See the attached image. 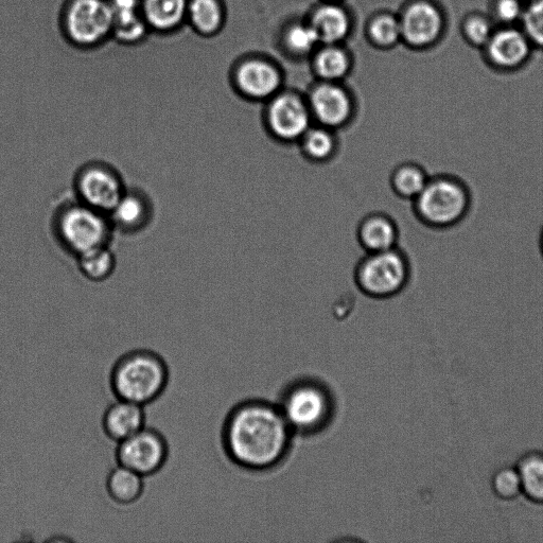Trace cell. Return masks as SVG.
<instances>
[{
    "label": "cell",
    "mask_w": 543,
    "mask_h": 543,
    "mask_svg": "<svg viewBox=\"0 0 543 543\" xmlns=\"http://www.w3.org/2000/svg\"><path fill=\"white\" fill-rule=\"evenodd\" d=\"M313 124L307 98L295 93H277L262 113V128L278 145L296 146Z\"/></svg>",
    "instance_id": "8"
},
{
    "label": "cell",
    "mask_w": 543,
    "mask_h": 543,
    "mask_svg": "<svg viewBox=\"0 0 543 543\" xmlns=\"http://www.w3.org/2000/svg\"><path fill=\"white\" fill-rule=\"evenodd\" d=\"M516 467L522 484V495L530 502L543 505V451L525 452Z\"/></svg>",
    "instance_id": "23"
},
{
    "label": "cell",
    "mask_w": 543,
    "mask_h": 543,
    "mask_svg": "<svg viewBox=\"0 0 543 543\" xmlns=\"http://www.w3.org/2000/svg\"><path fill=\"white\" fill-rule=\"evenodd\" d=\"M412 278L411 260L399 247L364 253L354 271L357 288L375 300L392 299L404 292Z\"/></svg>",
    "instance_id": "5"
},
{
    "label": "cell",
    "mask_w": 543,
    "mask_h": 543,
    "mask_svg": "<svg viewBox=\"0 0 543 543\" xmlns=\"http://www.w3.org/2000/svg\"><path fill=\"white\" fill-rule=\"evenodd\" d=\"M65 42L79 50H95L113 41L109 0H65L59 14Z\"/></svg>",
    "instance_id": "4"
},
{
    "label": "cell",
    "mask_w": 543,
    "mask_h": 543,
    "mask_svg": "<svg viewBox=\"0 0 543 543\" xmlns=\"http://www.w3.org/2000/svg\"><path fill=\"white\" fill-rule=\"evenodd\" d=\"M493 493L503 501H513L522 495V484L518 469L515 466L498 468L490 481Z\"/></svg>",
    "instance_id": "27"
},
{
    "label": "cell",
    "mask_w": 543,
    "mask_h": 543,
    "mask_svg": "<svg viewBox=\"0 0 543 543\" xmlns=\"http://www.w3.org/2000/svg\"><path fill=\"white\" fill-rule=\"evenodd\" d=\"M321 42L334 44L341 41L348 31L345 12L337 6H324L315 12L311 24Z\"/></svg>",
    "instance_id": "25"
},
{
    "label": "cell",
    "mask_w": 543,
    "mask_h": 543,
    "mask_svg": "<svg viewBox=\"0 0 543 543\" xmlns=\"http://www.w3.org/2000/svg\"><path fill=\"white\" fill-rule=\"evenodd\" d=\"M238 91L253 101L267 102L279 93L280 76L277 70L265 62L251 61L237 70Z\"/></svg>",
    "instance_id": "16"
},
{
    "label": "cell",
    "mask_w": 543,
    "mask_h": 543,
    "mask_svg": "<svg viewBox=\"0 0 543 543\" xmlns=\"http://www.w3.org/2000/svg\"><path fill=\"white\" fill-rule=\"evenodd\" d=\"M293 432L311 434L321 431L334 413V400L320 382H295L278 406Z\"/></svg>",
    "instance_id": "7"
},
{
    "label": "cell",
    "mask_w": 543,
    "mask_h": 543,
    "mask_svg": "<svg viewBox=\"0 0 543 543\" xmlns=\"http://www.w3.org/2000/svg\"><path fill=\"white\" fill-rule=\"evenodd\" d=\"M292 435L279 407L255 400L244 402L227 416L222 443L227 457L236 465L267 470L285 459Z\"/></svg>",
    "instance_id": "1"
},
{
    "label": "cell",
    "mask_w": 543,
    "mask_h": 543,
    "mask_svg": "<svg viewBox=\"0 0 543 543\" xmlns=\"http://www.w3.org/2000/svg\"><path fill=\"white\" fill-rule=\"evenodd\" d=\"M523 32L531 44L543 48V0H531L521 17Z\"/></svg>",
    "instance_id": "29"
},
{
    "label": "cell",
    "mask_w": 543,
    "mask_h": 543,
    "mask_svg": "<svg viewBox=\"0 0 543 543\" xmlns=\"http://www.w3.org/2000/svg\"><path fill=\"white\" fill-rule=\"evenodd\" d=\"M338 131L313 124L301 137L296 147L303 159L312 165H327L337 159L341 148Z\"/></svg>",
    "instance_id": "19"
},
{
    "label": "cell",
    "mask_w": 543,
    "mask_h": 543,
    "mask_svg": "<svg viewBox=\"0 0 543 543\" xmlns=\"http://www.w3.org/2000/svg\"><path fill=\"white\" fill-rule=\"evenodd\" d=\"M112 229L108 215L82 203L65 206L55 220L58 239L67 251L78 257L107 247Z\"/></svg>",
    "instance_id": "6"
},
{
    "label": "cell",
    "mask_w": 543,
    "mask_h": 543,
    "mask_svg": "<svg viewBox=\"0 0 543 543\" xmlns=\"http://www.w3.org/2000/svg\"><path fill=\"white\" fill-rule=\"evenodd\" d=\"M189 0H142L145 22L151 34L170 37L187 26Z\"/></svg>",
    "instance_id": "17"
},
{
    "label": "cell",
    "mask_w": 543,
    "mask_h": 543,
    "mask_svg": "<svg viewBox=\"0 0 543 543\" xmlns=\"http://www.w3.org/2000/svg\"><path fill=\"white\" fill-rule=\"evenodd\" d=\"M306 98L314 124L338 132L352 127L355 102L337 82L325 81L315 86Z\"/></svg>",
    "instance_id": "11"
},
{
    "label": "cell",
    "mask_w": 543,
    "mask_h": 543,
    "mask_svg": "<svg viewBox=\"0 0 543 543\" xmlns=\"http://www.w3.org/2000/svg\"><path fill=\"white\" fill-rule=\"evenodd\" d=\"M430 177L424 166L416 162H404L392 170L390 187L397 198L413 202L423 191Z\"/></svg>",
    "instance_id": "22"
},
{
    "label": "cell",
    "mask_w": 543,
    "mask_h": 543,
    "mask_svg": "<svg viewBox=\"0 0 543 543\" xmlns=\"http://www.w3.org/2000/svg\"><path fill=\"white\" fill-rule=\"evenodd\" d=\"M539 249H540L541 256L543 258V226H542L540 237H539Z\"/></svg>",
    "instance_id": "34"
},
{
    "label": "cell",
    "mask_w": 543,
    "mask_h": 543,
    "mask_svg": "<svg viewBox=\"0 0 543 543\" xmlns=\"http://www.w3.org/2000/svg\"><path fill=\"white\" fill-rule=\"evenodd\" d=\"M356 237L364 253L383 252L399 247L400 230L392 216L374 212L360 220Z\"/></svg>",
    "instance_id": "13"
},
{
    "label": "cell",
    "mask_w": 543,
    "mask_h": 543,
    "mask_svg": "<svg viewBox=\"0 0 543 543\" xmlns=\"http://www.w3.org/2000/svg\"><path fill=\"white\" fill-rule=\"evenodd\" d=\"M169 444L159 430L145 427L129 439L117 444L116 461L136 474L152 477L165 467L169 459Z\"/></svg>",
    "instance_id": "9"
},
{
    "label": "cell",
    "mask_w": 543,
    "mask_h": 543,
    "mask_svg": "<svg viewBox=\"0 0 543 543\" xmlns=\"http://www.w3.org/2000/svg\"><path fill=\"white\" fill-rule=\"evenodd\" d=\"M145 408L128 400L116 399L103 413L101 426L104 434L116 444L129 439L146 427Z\"/></svg>",
    "instance_id": "14"
},
{
    "label": "cell",
    "mask_w": 543,
    "mask_h": 543,
    "mask_svg": "<svg viewBox=\"0 0 543 543\" xmlns=\"http://www.w3.org/2000/svg\"><path fill=\"white\" fill-rule=\"evenodd\" d=\"M319 75L327 82H337L348 70V59L339 48L330 47L323 50L317 60Z\"/></svg>",
    "instance_id": "28"
},
{
    "label": "cell",
    "mask_w": 543,
    "mask_h": 543,
    "mask_svg": "<svg viewBox=\"0 0 543 543\" xmlns=\"http://www.w3.org/2000/svg\"><path fill=\"white\" fill-rule=\"evenodd\" d=\"M151 208L148 199L138 192H125L109 215L113 226L127 233L138 232L147 226Z\"/></svg>",
    "instance_id": "20"
},
{
    "label": "cell",
    "mask_w": 543,
    "mask_h": 543,
    "mask_svg": "<svg viewBox=\"0 0 543 543\" xmlns=\"http://www.w3.org/2000/svg\"><path fill=\"white\" fill-rule=\"evenodd\" d=\"M419 223L435 231L460 225L469 215L472 195L468 184L449 173L431 175L427 185L411 202Z\"/></svg>",
    "instance_id": "3"
},
{
    "label": "cell",
    "mask_w": 543,
    "mask_h": 543,
    "mask_svg": "<svg viewBox=\"0 0 543 543\" xmlns=\"http://www.w3.org/2000/svg\"><path fill=\"white\" fill-rule=\"evenodd\" d=\"M319 42H321L319 34L312 25L295 26L289 31L288 34V44L297 52L310 51Z\"/></svg>",
    "instance_id": "32"
},
{
    "label": "cell",
    "mask_w": 543,
    "mask_h": 543,
    "mask_svg": "<svg viewBox=\"0 0 543 543\" xmlns=\"http://www.w3.org/2000/svg\"><path fill=\"white\" fill-rule=\"evenodd\" d=\"M373 39L383 45L395 43L402 35L401 24L394 17L384 15L378 17L371 28Z\"/></svg>",
    "instance_id": "30"
},
{
    "label": "cell",
    "mask_w": 543,
    "mask_h": 543,
    "mask_svg": "<svg viewBox=\"0 0 543 543\" xmlns=\"http://www.w3.org/2000/svg\"><path fill=\"white\" fill-rule=\"evenodd\" d=\"M494 32L492 23L482 16H472L465 24L466 38L477 46H486Z\"/></svg>",
    "instance_id": "31"
},
{
    "label": "cell",
    "mask_w": 543,
    "mask_h": 543,
    "mask_svg": "<svg viewBox=\"0 0 543 543\" xmlns=\"http://www.w3.org/2000/svg\"><path fill=\"white\" fill-rule=\"evenodd\" d=\"M223 22L220 0H189L187 26L202 37L218 32Z\"/></svg>",
    "instance_id": "24"
},
{
    "label": "cell",
    "mask_w": 543,
    "mask_h": 543,
    "mask_svg": "<svg viewBox=\"0 0 543 543\" xmlns=\"http://www.w3.org/2000/svg\"><path fill=\"white\" fill-rule=\"evenodd\" d=\"M76 190L80 203L108 216L126 192L119 174L104 164L83 167L76 178Z\"/></svg>",
    "instance_id": "10"
},
{
    "label": "cell",
    "mask_w": 543,
    "mask_h": 543,
    "mask_svg": "<svg viewBox=\"0 0 543 543\" xmlns=\"http://www.w3.org/2000/svg\"><path fill=\"white\" fill-rule=\"evenodd\" d=\"M522 0H496L494 12L503 24H513L521 21L524 12Z\"/></svg>",
    "instance_id": "33"
},
{
    "label": "cell",
    "mask_w": 543,
    "mask_h": 543,
    "mask_svg": "<svg viewBox=\"0 0 543 543\" xmlns=\"http://www.w3.org/2000/svg\"><path fill=\"white\" fill-rule=\"evenodd\" d=\"M114 22L113 41L122 46H138L151 32L145 22L142 0H109Z\"/></svg>",
    "instance_id": "12"
},
{
    "label": "cell",
    "mask_w": 543,
    "mask_h": 543,
    "mask_svg": "<svg viewBox=\"0 0 543 543\" xmlns=\"http://www.w3.org/2000/svg\"><path fill=\"white\" fill-rule=\"evenodd\" d=\"M105 488L115 503L131 505L143 497L145 478L125 466L117 465L110 471Z\"/></svg>",
    "instance_id": "21"
},
{
    "label": "cell",
    "mask_w": 543,
    "mask_h": 543,
    "mask_svg": "<svg viewBox=\"0 0 543 543\" xmlns=\"http://www.w3.org/2000/svg\"><path fill=\"white\" fill-rule=\"evenodd\" d=\"M487 54L495 65L501 68H516L528 59L531 42L527 35L515 28L495 31L487 45Z\"/></svg>",
    "instance_id": "18"
},
{
    "label": "cell",
    "mask_w": 543,
    "mask_h": 543,
    "mask_svg": "<svg viewBox=\"0 0 543 543\" xmlns=\"http://www.w3.org/2000/svg\"><path fill=\"white\" fill-rule=\"evenodd\" d=\"M402 37L415 46L433 43L443 29V16L439 9L429 3H417L411 6L402 17Z\"/></svg>",
    "instance_id": "15"
},
{
    "label": "cell",
    "mask_w": 543,
    "mask_h": 543,
    "mask_svg": "<svg viewBox=\"0 0 543 543\" xmlns=\"http://www.w3.org/2000/svg\"><path fill=\"white\" fill-rule=\"evenodd\" d=\"M169 379V366L163 356L152 349L137 348L116 360L110 388L116 399L146 407L163 396Z\"/></svg>",
    "instance_id": "2"
},
{
    "label": "cell",
    "mask_w": 543,
    "mask_h": 543,
    "mask_svg": "<svg viewBox=\"0 0 543 543\" xmlns=\"http://www.w3.org/2000/svg\"><path fill=\"white\" fill-rule=\"evenodd\" d=\"M80 270L94 282H102L111 276L115 269V258L107 247L79 256Z\"/></svg>",
    "instance_id": "26"
}]
</instances>
